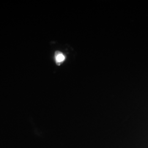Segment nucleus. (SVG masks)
Instances as JSON below:
<instances>
[{
  "mask_svg": "<svg viewBox=\"0 0 148 148\" xmlns=\"http://www.w3.org/2000/svg\"><path fill=\"white\" fill-rule=\"evenodd\" d=\"M65 59V57L63 54L61 52H57L55 55V60L58 64L63 63Z\"/></svg>",
  "mask_w": 148,
  "mask_h": 148,
  "instance_id": "1",
  "label": "nucleus"
}]
</instances>
